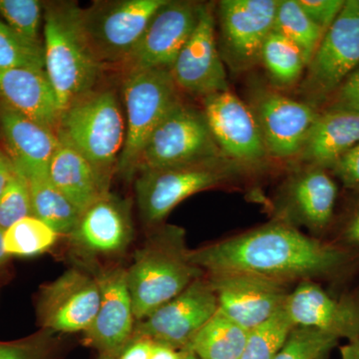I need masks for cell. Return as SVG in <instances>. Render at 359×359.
<instances>
[{"label":"cell","instance_id":"6da1fadb","mask_svg":"<svg viewBox=\"0 0 359 359\" xmlns=\"http://www.w3.org/2000/svg\"><path fill=\"white\" fill-rule=\"evenodd\" d=\"M190 257L205 275L247 273L290 285L339 278L358 259L351 249L311 237L276 219L192 250Z\"/></svg>","mask_w":359,"mask_h":359},{"label":"cell","instance_id":"7a4b0ae2","mask_svg":"<svg viewBox=\"0 0 359 359\" xmlns=\"http://www.w3.org/2000/svg\"><path fill=\"white\" fill-rule=\"evenodd\" d=\"M185 230L164 224L147 238L126 269V280L136 323L173 299L205 276L191 261Z\"/></svg>","mask_w":359,"mask_h":359},{"label":"cell","instance_id":"3957f363","mask_svg":"<svg viewBox=\"0 0 359 359\" xmlns=\"http://www.w3.org/2000/svg\"><path fill=\"white\" fill-rule=\"evenodd\" d=\"M82 8L53 2L44 9V70L61 113L94 91L103 65L94 53L82 23Z\"/></svg>","mask_w":359,"mask_h":359},{"label":"cell","instance_id":"277c9868","mask_svg":"<svg viewBox=\"0 0 359 359\" xmlns=\"http://www.w3.org/2000/svg\"><path fill=\"white\" fill-rule=\"evenodd\" d=\"M247 172L226 156L140 172L135 181V193L142 221L157 226L187 198L231 183Z\"/></svg>","mask_w":359,"mask_h":359},{"label":"cell","instance_id":"5b68a950","mask_svg":"<svg viewBox=\"0 0 359 359\" xmlns=\"http://www.w3.org/2000/svg\"><path fill=\"white\" fill-rule=\"evenodd\" d=\"M55 133L60 143L74 149L107 173L117 165L126 134L114 92L92 91L66 108Z\"/></svg>","mask_w":359,"mask_h":359},{"label":"cell","instance_id":"8992f818","mask_svg":"<svg viewBox=\"0 0 359 359\" xmlns=\"http://www.w3.org/2000/svg\"><path fill=\"white\" fill-rule=\"evenodd\" d=\"M178 87L168 69L129 70L123 83L126 134L117 172L132 179L149 137L175 106L181 102Z\"/></svg>","mask_w":359,"mask_h":359},{"label":"cell","instance_id":"52a82bcc","mask_svg":"<svg viewBox=\"0 0 359 359\" xmlns=\"http://www.w3.org/2000/svg\"><path fill=\"white\" fill-rule=\"evenodd\" d=\"M224 156L212 136L203 111L179 102L146 142L136 173L182 166Z\"/></svg>","mask_w":359,"mask_h":359},{"label":"cell","instance_id":"ba28073f","mask_svg":"<svg viewBox=\"0 0 359 359\" xmlns=\"http://www.w3.org/2000/svg\"><path fill=\"white\" fill-rule=\"evenodd\" d=\"M358 66L359 6L356 0H346L306 67L301 85L304 102L318 109Z\"/></svg>","mask_w":359,"mask_h":359},{"label":"cell","instance_id":"9c48e42d","mask_svg":"<svg viewBox=\"0 0 359 359\" xmlns=\"http://www.w3.org/2000/svg\"><path fill=\"white\" fill-rule=\"evenodd\" d=\"M168 0L96 2L82 9V23L100 62L128 61L155 13Z\"/></svg>","mask_w":359,"mask_h":359},{"label":"cell","instance_id":"30bf717a","mask_svg":"<svg viewBox=\"0 0 359 359\" xmlns=\"http://www.w3.org/2000/svg\"><path fill=\"white\" fill-rule=\"evenodd\" d=\"M278 4V0L219 2L221 56L233 72H245L261 61L264 41L273 32Z\"/></svg>","mask_w":359,"mask_h":359},{"label":"cell","instance_id":"8fae6325","mask_svg":"<svg viewBox=\"0 0 359 359\" xmlns=\"http://www.w3.org/2000/svg\"><path fill=\"white\" fill-rule=\"evenodd\" d=\"M219 309L218 299L207 276L138 323L135 334L178 351H187L196 334Z\"/></svg>","mask_w":359,"mask_h":359},{"label":"cell","instance_id":"7c38bea8","mask_svg":"<svg viewBox=\"0 0 359 359\" xmlns=\"http://www.w3.org/2000/svg\"><path fill=\"white\" fill-rule=\"evenodd\" d=\"M100 302L97 276L69 269L40 287L36 316L42 330L52 334H74L88 330Z\"/></svg>","mask_w":359,"mask_h":359},{"label":"cell","instance_id":"4fadbf2b","mask_svg":"<svg viewBox=\"0 0 359 359\" xmlns=\"http://www.w3.org/2000/svg\"><path fill=\"white\" fill-rule=\"evenodd\" d=\"M204 98L203 112L222 153L249 171L264 164L269 155L250 106L230 90Z\"/></svg>","mask_w":359,"mask_h":359},{"label":"cell","instance_id":"5bb4252c","mask_svg":"<svg viewBox=\"0 0 359 359\" xmlns=\"http://www.w3.org/2000/svg\"><path fill=\"white\" fill-rule=\"evenodd\" d=\"M250 109L261 130L269 157L290 159L301 154L320 112L311 104L271 90H257Z\"/></svg>","mask_w":359,"mask_h":359},{"label":"cell","instance_id":"9a60e30c","mask_svg":"<svg viewBox=\"0 0 359 359\" xmlns=\"http://www.w3.org/2000/svg\"><path fill=\"white\" fill-rule=\"evenodd\" d=\"M205 276L216 292L219 311L247 330L257 327L285 309L292 292L290 283L252 273Z\"/></svg>","mask_w":359,"mask_h":359},{"label":"cell","instance_id":"2e32d148","mask_svg":"<svg viewBox=\"0 0 359 359\" xmlns=\"http://www.w3.org/2000/svg\"><path fill=\"white\" fill-rule=\"evenodd\" d=\"M337 194L339 189L327 169L308 165L283 184L275 219L297 229L304 226L318 235L332 223Z\"/></svg>","mask_w":359,"mask_h":359},{"label":"cell","instance_id":"e0dca14e","mask_svg":"<svg viewBox=\"0 0 359 359\" xmlns=\"http://www.w3.org/2000/svg\"><path fill=\"white\" fill-rule=\"evenodd\" d=\"M170 73L179 89L195 95L207 97L230 90L217 44L212 4H202L195 30L180 51Z\"/></svg>","mask_w":359,"mask_h":359},{"label":"cell","instance_id":"ac0fdd59","mask_svg":"<svg viewBox=\"0 0 359 359\" xmlns=\"http://www.w3.org/2000/svg\"><path fill=\"white\" fill-rule=\"evenodd\" d=\"M285 311L294 325L316 328L337 339H359V287L334 295L318 282L304 280L290 292Z\"/></svg>","mask_w":359,"mask_h":359},{"label":"cell","instance_id":"d6986e66","mask_svg":"<svg viewBox=\"0 0 359 359\" xmlns=\"http://www.w3.org/2000/svg\"><path fill=\"white\" fill-rule=\"evenodd\" d=\"M202 4L168 0L150 20L126 65L130 70L168 69L199 20Z\"/></svg>","mask_w":359,"mask_h":359},{"label":"cell","instance_id":"ffe728a7","mask_svg":"<svg viewBox=\"0 0 359 359\" xmlns=\"http://www.w3.org/2000/svg\"><path fill=\"white\" fill-rule=\"evenodd\" d=\"M70 245L83 257L121 254L134 237L131 210L127 201L108 192L80 214L68 236Z\"/></svg>","mask_w":359,"mask_h":359},{"label":"cell","instance_id":"44dd1931","mask_svg":"<svg viewBox=\"0 0 359 359\" xmlns=\"http://www.w3.org/2000/svg\"><path fill=\"white\" fill-rule=\"evenodd\" d=\"M100 302L84 340L101 356L111 355L133 337L136 318L126 280V269L111 266L96 275Z\"/></svg>","mask_w":359,"mask_h":359},{"label":"cell","instance_id":"7402d4cb","mask_svg":"<svg viewBox=\"0 0 359 359\" xmlns=\"http://www.w3.org/2000/svg\"><path fill=\"white\" fill-rule=\"evenodd\" d=\"M0 126L18 171L27 180L48 176L52 157L60 144L55 131L2 102H0Z\"/></svg>","mask_w":359,"mask_h":359},{"label":"cell","instance_id":"603a6c76","mask_svg":"<svg viewBox=\"0 0 359 359\" xmlns=\"http://www.w3.org/2000/svg\"><path fill=\"white\" fill-rule=\"evenodd\" d=\"M0 102L55 131L61 110L44 69H0Z\"/></svg>","mask_w":359,"mask_h":359},{"label":"cell","instance_id":"cb8c5ba5","mask_svg":"<svg viewBox=\"0 0 359 359\" xmlns=\"http://www.w3.org/2000/svg\"><path fill=\"white\" fill-rule=\"evenodd\" d=\"M48 176L80 212L108 193L107 173L62 143L52 157Z\"/></svg>","mask_w":359,"mask_h":359},{"label":"cell","instance_id":"d4e9b609","mask_svg":"<svg viewBox=\"0 0 359 359\" xmlns=\"http://www.w3.org/2000/svg\"><path fill=\"white\" fill-rule=\"evenodd\" d=\"M358 143V113L323 111L314 122L299 156L306 164L327 170Z\"/></svg>","mask_w":359,"mask_h":359},{"label":"cell","instance_id":"484cf974","mask_svg":"<svg viewBox=\"0 0 359 359\" xmlns=\"http://www.w3.org/2000/svg\"><path fill=\"white\" fill-rule=\"evenodd\" d=\"M249 330L221 311L210 318L196 334L187 351L199 359H242Z\"/></svg>","mask_w":359,"mask_h":359},{"label":"cell","instance_id":"4316f807","mask_svg":"<svg viewBox=\"0 0 359 359\" xmlns=\"http://www.w3.org/2000/svg\"><path fill=\"white\" fill-rule=\"evenodd\" d=\"M27 181L33 216L50 226L59 236H69L81 212L54 186L49 176L34 177Z\"/></svg>","mask_w":359,"mask_h":359},{"label":"cell","instance_id":"83f0119b","mask_svg":"<svg viewBox=\"0 0 359 359\" xmlns=\"http://www.w3.org/2000/svg\"><path fill=\"white\" fill-rule=\"evenodd\" d=\"M271 83L278 89H287L301 81L306 69L304 56L294 43L271 32L262 49L261 61Z\"/></svg>","mask_w":359,"mask_h":359},{"label":"cell","instance_id":"f1b7e54d","mask_svg":"<svg viewBox=\"0 0 359 359\" xmlns=\"http://www.w3.org/2000/svg\"><path fill=\"white\" fill-rule=\"evenodd\" d=\"M273 30L299 49L306 67L325 35V32L304 13L297 0L278 1Z\"/></svg>","mask_w":359,"mask_h":359},{"label":"cell","instance_id":"f546056e","mask_svg":"<svg viewBox=\"0 0 359 359\" xmlns=\"http://www.w3.org/2000/svg\"><path fill=\"white\" fill-rule=\"evenodd\" d=\"M58 237L36 217H26L4 230V250L9 257H34L50 250Z\"/></svg>","mask_w":359,"mask_h":359},{"label":"cell","instance_id":"4dcf8cb0","mask_svg":"<svg viewBox=\"0 0 359 359\" xmlns=\"http://www.w3.org/2000/svg\"><path fill=\"white\" fill-rule=\"evenodd\" d=\"M295 327L285 308L248 334L242 359H275Z\"/></svg>","mask_w":359,"mask_h":359},{"label":"cell","instance_id":"1f68e13d","mask_svg":"<svg viewBox=\"0 0 359 359\" xmlns=\"http://www.w3.org/2000/svg\"><path fill=\"white\" fill-rule=\"evenodd\" d=\"M44 69L41 43L30 41L0 20V69Z\"/></svg>","mask_w":359,"mask_h":359},{"label":"cell","instance_id":"d6a6232c","mask_svg":"<svg viewBox=\"0 0 359 359\" xmlns=\"http://www.w3.org/2000/svg\"><path fill=\"white\" fill-rule=\"evenodd\" d=\"M339 340L316 328L295 325L275 359H325Z\"/></svg>","mask_w":359,"mask_h":359},{"label":"cell","instance_id":"836d02e7","mask_svg":"<svg viewBox=\"0 0 359 359\" xmlns=\"http://www.w3.org/2000/svg\"><path fill=\"white\" fill-rule=\"evenodd\" d=\"M43 6L37 0H0V15L21 36L40 43L39 28Z\"/></svg>","mask_w":359,"mask_h":359},{"label":"cell","instance_id":"e575fe53","mask_svg":"<svg viewBox=\"0 0 359 359\" xmlns=\"http://www.w3.org/2000/svg\"><path fill=\"white\" fill-rule=\"evenodd\" d=\"M33 216L27 179L18 171L0 195V228L6 230L16 222Z\"/></svg>","mask_w":359,"mask_h":359},{"label":"cell","instance_id":"d590c367","mask_svg":"<svg viewBox=\"0 0 359 359\" xmlns=\"http://www.w3.org/2000/svg\"><path fill=\"white\" fill-rule=\"evenodd\" d=\"M50 332H41L13 341H0V359H51L55 339Z\"/></svg>","mask_w":359,"mask_h":359},{"label":"cell","instance_id":"8d00e7d4","mask_svg":"<svg viewBox=\"0 0 359 359\" xmlns=\"http://www.w3.org/2000/svg\"><path fill=\"white\" fill-rule=\"evenodd\" d=\"M325 103L327 108L325 111L359 114V66L344 80Z\"/></svg>","mask_w":359,"mask_h":359},{"label":"cell","instance_id":"74e56055","mask_svg":"<svg viewBox=\"0 0 359 359\" xmlns=\"http://www.w3.org/2000/svg\"><path fill=\"white\" fill-rule=\"evenodd\" d=\"M304 13L314 25L323 32H327L337 16L341 13L346 2L344 0H297Z\"/></svg>","mask_w":359,"mask_h":359},{"label":"cell","instance_id":"f35d334b","mask_svg":"<svg viewBox=\"0 0 359 359\" xmlns=\"http://www.w3.org/2000/svg\"><path fill=\"white\" fill-rule=\"evenodd\" d=\"M330 169L346 188L359 192V143L340 156Z\"/></svg>","mask_w":359,"mask_h":359},{"label":"cell","instance_id":"ab89813d","mask_svg":"<svg viewBox=\"0 0 359 359\" xmlns=\"http://www.w3.org/2000/svg\"><path fill=\"white\" fill-rule=\"evenodd\" d=\"M153 341L147 337L135 334L117 353L101 356V359H149Z\"/></svg>","mask_w":359,"mask_h":359},{"label":"cell","instance_id":"60d3db41","mask_svg":"<svg viewBox=\"0 0 359 359\" xmlns=\"http://www.w3.org/2000/svg\"><path fill=\"white\" fill-rule=\"evenodd\" d=\"M334 244L353 249L359 245V201L342 224Z\"/></svg>","mask_w":359,"mask_h":359},{"label":"cell","instance_id":"b9f144b4","mask_svg":"<svg viewBox=\"0 0 359 359\" xmlns=\"http://www.w3.org/2000/svg\"><path fill=\"white\" fill-rule=\"evenodd\" d=\"M18 174V168L11 157L0 151V195L6 190V187Z\"/></svg>","mask_w":359,"mask_h":359},{"label":"cell","instance_id":"7bdbcfd3","mask_svg":"<svg viewBox=\"0 0 359 359\" xmlns=\"http://www.w3.org/2000/svg\"><path fill=\"white\" fill-rule=\"evenodd\" d=\"M149 359H184V351L153 342Z\"/></svg>","mask_w":359,"mask_h":359},{"label":"cell","instance_id":"ee69618b","mask_svg":"<svg viewBox=\"0 0 359 359\" xmlns=\"http://www.w3.org/2000/svg\"><path fill=\"white\" fill-rule=\"evenodd\" d=\"M341 359H359V339L349 341L346 346L340 347Z\"/></svg>","mask_w":359,"mask_h":359},{"label":"cell","instance_id":"f6af8a7d","mask_svg":"<svg viewBox=\"0 0 359 359\" xmlns=\"http://www.w3.org/2000/svg\"><path fill=\"white\" fill-rule=\"evenodd\" d=\"M4 229L0 228V269L6 264L7 259L9 257L8 255L6 252V250H4Z\"/></svg>","mask_w":359,"mask_h":359},{"label":"cell","instance_id":"bcb514c9","mask_svg":"<svg viewBox=\"0 0 359 359\" xmlns=\"http://www.w3.org/2000/svg\"><path fill=\"white\" fill-rule=\"evenodd\" d=\"M184 359H199L190 351H184Z\"/></svg>","mask_w":359,"mask_h":359},{"label":"cell","instance_id":"7dc6e473","mask_svg":"<svg viewBox=\"0 0 359 359\" xmlns=\"http://www.w3.org/2000/svg\"><path fill=\"white\" fill-rule=\"evenodd\" d=\"M356 1H358V6H359V0H356Z\"/></svg>","mask_w":359,"mask_h":359}]
</instances>
